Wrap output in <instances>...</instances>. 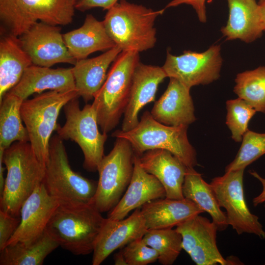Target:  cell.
I'll return each mask as SVG.
<instances>
[{
	"label": "cell",
	"instance_id": "obj_1",
	"mask_svg": "<svg viewBox=\"0 0 265 265\" xmlns=\"http://www.w3.org/2000/svg\"><path fill=\"white\" fill-rule=\"evenodd\" d=\"M2 160L7 175L0 197V210L20 216L24 203L43 183L46 167L29 142L13 143L4 151Z\"/></svg>",
	"mask_w": 265,
	"mask_h": 265
},
{
	"label": "cell",
	"instance_id": "obj_2",
	"mask_svg": "<svg viewBox=\"0 0 265 265\" xmlns=\"http://www.w3.org/2000/svg\"><path fill=\"white\" fill-rule=\"evenodd\" d=\"M165 8L155 10L143 5L120 0L108 9L103 21L106 30L122 51L140 53L157 42L155 23Z\"/></svg>",
	"mask_w": 265,
	"mask_h": 265
},
{
	"label": "cell",
	"instance_id": "obj_3",
	"mask_svg": "<svg viewBox=\"0 0 265 265\" xmlns=\"http://www.w3.org/2000/svg\"><path fill=\"white\" fill-rule=\"evenodd\" d=\"M105 218L92 204L59 205L46 231L59 246L76 255L93 252Z\"/></svg>",
	"mask_w": 265,
	"mask_h": 265
},
{
	"label": "cell",
	"instance_id": "obj_4",
	"mask_svg": "<svg viewBox=\"0 0 265 265\" xmlns=\"http://www.w3.org/2000/svg\"><path fill=\"white\" fill-rule=\"evenodd\" d=\"M140 62L139 53L122 51L113 62L92 106L103 132L107 133L119 123L128 104L135 68Z\"/></svg>",
	"mask_w": 265,
	"mask_h": 265
},
{
	"label": "cell",
	"instance_id": "obj_5",
	"mask_svg": "<svg viewBox=\"0 0 265 265\" xmlns=\"http://www.w3.org/2000/svg\"><path fill=\"white\" fill-rule=\"evenodd\" d=\"M188 126H168L156 120L146 111L138 125L126 132L115 131L111 135L124 138L131 143L135 154L141 156L146 151L163 149L178 158L187 167L197 164L196 153L189 143Z\"/></svg>",
	"mask_w": 265,
	"mask_h": 265
},
{
	"label": "cell",
	"instance_id": "obj_6",
	"mask_svg": "<svg viewBox=\"0 0 265 265\" xmlns=\"http://www.w3.org/2000/svg\"><path fill=\"white\" fill-rule=\"evenodd\" d=\"M43 183L49 195L65 206L91 203L97 186L71 168L63 140L57 135L50 140Z\"/></svg>",
	"mask_w": 265,
	"mask_h": 265
},
{
	"label": "cell",
	"instance_id": "obj_7",
	"mask_svg": "<svg viewBox=\"0 0 265 265\" xmlns=\"http://www.w3.org/2000/svg\"><path fill=\"white\" fill-rule=\"evenodd\" d=\"M79 97L77 90L49 91L24 100L21 115L26 126L31 147L40 162L45 167L49 158L50 142L58 124L61 109L71 100Z\"/></svg>",
	"mask_w": 265,
	"mask_h": 265
},
{
	"label": "cell",
	"instance_id": "obj_8",
	"mask_svg": "<svg viewBox=\"0 0 265 265\" xmlns=\"http://www.w3.org/2000/svg\"><path fill=\"white\" fill-rule=\"evenodd\" d=\"M77 0H0L3 30L19 37L38 22L66 26L74 18Z\"/></svg>",
	"mask_w": 265,
	"mask_h": 265
},
{
	"label": "cell",
	"instance_id": "obj_9",
	"mask_svg": "<svg viewBox=\"0 0 265 265\" xmlns=\"http://www.w3.org/2000/svg\"><path fill=\"white\" fill-rule=\"evenodd\" d=\"M134 156L129 141L119 137L99 163V180L91 203L101 213L113 209L127 189L133 174Z\"/></svg>",
	"mask_w": 265,
	"mask_h": 265
},
{
	"label": "cell",
	"instance_id": "obj_10",
	"mask_svg": "<svg viewBox=\"0 0 265 265\" xmlns=\"http://www.w3.org/2000/svg\"><path fill=\"white\" fill-rule=\"evenodd\" d=\"M78 98L71 100L63 107L66 122L62 126L58 124L56 132L62 140L70 139L78 144L84 156L83 168L95 172L105 156L107 135L99 131L97 114L92 105L87 104L80 109Z\"/></svg>",
	"mask_w": 265,
	"mask_h": 265
},
{
	"label": "cell",
	"instance_id": "obj_11",
	"mask_svg": "<svg viewBox=\"0 0 265 265\" xmlns=\"http://www.w3.org/2000/svg\"><path fill=\"white\" fill-rule=\"evenodd\" d=\"M245 169L225 172L215 177L211 183L219 206L226 211L227 221L238 235L253 234L265 238V232L259 217L249 211L245 201L243 189Z\"/></svg>",
	"mask_w": 265,
	"mask_h": 265
},
{
	"label": "cell",
	"instance_id": "obj_12",
	"mask_svg": "<svg viewBox=\"0 0 265 265\" xmlns=\"http://www.w3.org/2000/svg\"><path fill=\"white\" fill-rule=\"evenodd\" d=\"M219 45L211 46L202 53L186 51L179 55L167 52L162 66L167 77L174 78L191 88L217 80L222 63Z\"/></svg>",
	"mask_w": 265,
	"mask_h": 265
},
{
	"label": "cell",
	"instance_id": "obj_13",
	"mask_svg": "<svg viewBox=\"0 0 265 265\" xmlns=\"http://www.w3.org/2000/svg\"><path fill=\"white\" fill-rule=\"evenodd\" d=\"M59 26L38 22L18 37L20 45L33 65L51 67L64 63L74 65Z\"/></svg>",
	"mask_w": 265,
	"mask_h": 265
},
{
	"label": "cell",
	"instance_id": "obj_14",
	"mask_svg": "<svg viewBox=\"0 0 265 265\" xmlns=\"http://www.w3.org/2000/svg\"><path fill=\"white\" fill-rule=\"evenodd\" d=\"M182 238V248L197 265H234L220 253L216 244L217 225L200 214L176 226Z\"/></svg>",
	"mask_w": 265,
	"mask_h": 265
},
{
	"label": "cell",
	"instance_id": "obj_15",
	"mask_svg": "<svg viewBox=\"0 0 265 265\" xmlns=\"http://www.w3.org/2000/svg\"><path fill=\"white\" fill-rule=\"evenodd\" d=\"M147 231L140 208L126 218H105L93 251L92 265L101 264L115 250L143 238Z\"/></svg>",
	"mask_w": 265,
	"mask_h": 265
},
{
	"label": "cell",
	"instance_id": "obj_16",
	"mask_svg": "<svg viewBox=\"0 0 265 265\" xmlns=\"http://www.w3.org/2000/svg\"><path fill=\"white\" fill-rule=\"evenodd\" d=\"M59 205L48 193L43 183L39 185L22 206L20 224L6 245L30 242L39 238Z\"/></svg>",
	"mask_w": 265,
	"mask_h": 265
},
{
	"label": "cell",
	"instance_id": "obj_17",
	"mask_svg": "<svg viewBox=\"0 0 265 265\" xmlns=\"http://www.w3.org/2000/svg\"><path fill=\"white\" fill-rule=\"evenodd\" d=\"M166 197L160 182L141 167L139 156L134 154L133 172L131 182L118 203L107 214V218L121 220L133 210L152 200Z\"/></svg>",
	"mask_w": 265,
	"mask_h": 265
},
{
	"label": "cell",
	"instance_id": "obj_18",
	"mask_svg": "<svg viewBox=\"0 0 265 265\" xmlns=\"http://www.w3.org/2000/svg\"><path fill=\"white\" fill-rule=\"evenodd\" d=\"M167 77L162 67L139 62L133 72L130 97L124 112L122 131L126 132L139 123L138 114L147 104L155 101L159 84Z\"/></svg>",
	"mask_w": 265,
	"mask_h": 265
},
{
	"label": "cell",
	"instance_id": "obj_19",
	"mask_svg": "<svg viewBox=\"0 0 265 265\" xmlns=\"http://www.w3.org/2000/svg\"><path fill=\"white\" fill-rule=\"evenodd\" d=\"M169 79L166 90L155 102L150 113L163 124L188 126L196 120L190 89L175 79Z\"/></svg>",
	"mask_w": 265,
	"mask_h": 265
},
{
	"label": "cell",
	"instance_id": "obj_20",
	"mask_svg": "<svg viewBox=\"0 0 265 265\" xmlns=\"http://www.w3.org/2000/svg\"><path fill=\"white\" fill-rule=\"evenodd\" d=\"M139 161L143 169L163 186L166 198H184L182 188L187 167L178 158L168 151L154 149L144 153Z\"/></svg>",
	"mask_w": 265,
	"mask_h": 265
},
{
	"label": "cell",
	"instance_id": "obj_21",
	"mask_svg": "<svg viewBox=\"0 0 265 265\" xmlns=\"http://www.w3.org/2000/svg\"><path fill=\"white\" fill-rule=\"evenodd\" d=\"M65 92L77 90L72 68L42 67L31 65L19 82L7 93L24 101L34 93L46 90Z\"/></svg>",
	"mask_w": 265,
	"mask_h": 265
},
{
	"label": "cell",
	"instance_id": "obj_22",
	"mask_svg": "<svg viewBox=\"0 0 265 265\" xmlns=\"http://www.w3.org/2000/svg\"><path fill=\"white\" fill-rule=\"evenodd\" d=\"M148 230L172 228L204 212L191 200L166 197L152 200L140 208Z\"/></svg>",
	"mask_w": 265,
	"mask_h": 265
},
{
	"label": "cell",
	"instance_id": "obj_23",
	"mask_svg": "<svg viewBox=\"0 0 265 265\" xmlns=\"http://www.w3.org/2000/svg\"><path fill=\"white\" fill-rule=\"evenodd\" d=\"M122 52L116 46L97 56L77 60L72 67L76 88L86 103L94 99L106 79L110 65Z\"/></svg>",
	"mask_w": 265,
	"mask_h": 265
},
{
	"label": "cell",
	"instance_id": "obj_24",
	"mask_svg": "<svg viewBox=\"0 0 265 265\" xmlns=\"http://www.w3.org/2000/svg\"><path fill=\"white\" fill-rule=\"evenodd\" d=\"M65 44L76 60L87 58L96 52H106L116 46L108 35L103 21L87 14L79 28L63 34Z\"/></svg>",
	"mask_w": 265,
	"mask_h": 265
},
{
	"label": "cell",
	"instance_id": "obj_25",
	"mask_svg": "<svg viewBox=\"0 0 265 265\" xmlns=\"http://www.w3.org/2000/svg\"><path fill=\"white\" fill-rule=\"evenodd\" d=\"M229 18L221 29L228 40L239 39L250 43L260 38L263 28L258 3L255 0H227Z\"/></svg>",
	"mask_w": 265,
	"mask_h": 265
},
{
	"label": "cell",
	"instance_id": "obj_26",
	"mask_svg": "<svg viewBox=\"0 0 265 265\" xmlns=\"http://www.w3.org/2000/svg\"><path fill=\"white\" fill-rule=\"evenodd\" d=\"M31 65V60L22 48L18 37L6 33L3 35L0 40V102Z\"/></svg>",
	"mask_w": 265,
	"mask_h": 265
},
{
	"label": "cell",
	"instance_id": "obj_27",
	"mask_svg": "<svg viewBox=\"0 0 265 265\" xmlns=\"http://www.w3.org/2000/svg\"><path fill=\"white\" fill-rule=\"evenodd\" d=\"M182 191L184 198L191 200L211 215L218 230L227 228L226 213L221 210L211 186L193 167L187 168Z\"/></svg>",
	"mask_w": 265,
	"mask_h": 265
},
{
	"label": "cell",
	"instance_id": "obj_28",
	"mask_svg": "<svg viewBox=\"0 0 265 265\" xmlns=\"http://www.w3.org/2000/svg\"><path fill=\"white\" fill-rule=\"evenodd\" d=\"M46 231L30 242H19L0 251V265H42L46 257L59 247Z\"/></svg>",
	"mask_w": 265,
	"mask_h": 265
},
{
	"label": "cell",
	"instance_id": "obj_29",
	"mask_svg": "<svg viewBox=\"0 0 265 265\" xmlns=\"http://www.w3.org/2000/svg\"><path fill=\"white\" fill-rule=\"evenodd\" d=\"M24 101L7 93L0 102V150L5 151L14 142H29L22 122L21 107Z\"/></svg>",
	"mask_w": 265,
	"mask_h": 265
},
{
	"label": "cell",
	"instance_id": "obj_30",
	"mask_svg": "<svg viewBox=\"0 0 265 265\" xmlns=\"http://www.w3.org/2000/svg\"><path fill=\"white\" fill-rule=\"evenodd\" d=\"M234 91L256 111L265 113V66L238 74Z\"/></svg>",
	"mask_w": 265,
	"mask_h": 265
},
{
	"label": "cell",
	"instance_id": "obj_31",
	"mask_svg": "<svg viewBox=\"0 0 265 265\" xmlns=\"http://www.w3.org/2000/svg\"><path fill=\"white\" fill-rule=\"evenodd\" d=\"M143 239L158 252L162 265L173 264L183 249L182 236L176 229L148 230Z\"/></svg>",
	"mask_w": 265,
	"mask_h": 265
},
{
	"label": "cell",
	"instance_id": "obj_32",
	"mask_svg": "<svg viewBox=\"0 0 265 265\" xmlns=\"http://www.w3.org/2000/svg\"><path fill=\"white\" fill-rule=\"evenodd\" d=\"M265 154V133L248 130L244 134L242 144L235 159L225 168V172L246 166Z\"/></svg>",
	"mask_w": 265,
	"mask_h": 265
},
{
	"label": "cell",
	"instance_id": "obj_33",
	"mask_svg": "<svg viewBox=\"0 0 265 265\" xmlns=\"http://www.w3.org/2000/svg\"><path fill=\"white\" fill-rule=\"evenodd\" d=\"M226 108V123L231 132L232 138L236 142H240L248 130L249 122L256 110L239 98L227 101Z\"/></svg>",
	"mask_w": 265,
	"mask_h": 265
},
{
	"label": "cell",
	"instance_id": "obj_34",
	"mask_svg": "<svg viewBox=\"0 0 265 265\" xmlns=\"http://www.w3.org/2000/svg\"><path fill=\"white\" fill-rule=\"evenodd\" d=\"M122 250L127 265H147L158 260V252L143 238L131 242Z\"/></svg>",
	"mask_w": 265,
	"mask_h": 265
},
{
	"label": "cell",
	"instance_id": "obj_35",
	"mask_svg": "<svg viewBox=\"0 0 265 265\" xmlns=\"http://www.w3.org/2000/svg\"><path fill=\"white\" fill-rule=\"evenodd\" d=\"M21 218L0 210V251L6 244L17 230Z\"/></svg>",
	"mask_w": 265,
	"mask_h": 265
},
{
	"label": "cell",
	"instance_id": "obj_36",
	"mask_svg": "<svg viewBox=\"0 0 265 265\" xmlns=\"http://www.w3.org/2000/svg\"><path fill=\"white\" fill-rule=\"evenodd\" d=\"M205 1L206 0H172L166 5L165 8L182 4L191 5L195 10L199 20L202 23H205L207 20Z\"/></svg>",
	"mask_w": 265,
	"mask_h": 265
},
{
	"label": "cell",
	"instance_id": "obj_37",
	"mask_svg": "<svg viewBox=\"0 0 265 265\" xmlns=\"http://www.w3.org/2000/svg\"><path fill=\"white\" fill-rule=\"evenodd\" d=\"M119 0H77L75 8L80 11H85L92 8L100 7L108 10Z\"/></svg>",
	"mask_w": 265,
	"mask_h": 265
},
{
	"label": "cell",
	"instance_id": "obj_38",
	"mask_svg": "<svg viewBox=\"0 0 265 265\" xmlns=\"http://www.w3.org/2000/svg\"><path fill=\"white\" fill-rule=\"evenodd\" d=\"M249 173L254 178L257 179L262 184L263 190L261 193L253 199L254 206H257L265 202V179L261 177L256 171H250Z\"/></svg>",
	"mask_w": 265,
	"mask_h": 265
},
{
	"label": "cell",
	"instance_id": "obj_39",
	"mask_svg": "<svg viewBox=\"0 0 265 265\" xmlns=\"http://www.w3.org/2000/svg\"><path fill=\"white\" fill-rule=\"evenodd\" d=\"M114 261L115 265H127L122 249L115 254Z\"/></svg>",
	"mask_w": 265,
	"mask_h": 265
},
{
	"label": "cell",
	"instance_id": "obj_40",
	"mask_svg": "<svg viewBox=\"0 0 265 265\" xmlns=\"http://www.w3.org/2000/svg\"><path fill=\"white\" fill-rule=\"evenodd\" d=\"M263 30L265 31V0H260L258 3Z\"/></svg>",
	"mask_w": 265,
	"mask_h": 265
}]
</instances>
